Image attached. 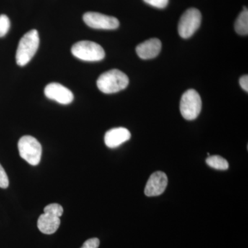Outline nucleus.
Returning a JSON list of instances; mask_svg holds the SVG:
<instances>
[{
    "label": "nucleus",
    "instance_id": "f257e3e1",
    "mask_svg": "<svg viewBox=\"0 0 248 248\" xmlns=\"http://www.w3.org/2000/svg\"><path fill=\"white\" fill-rule=\"evenodd\" d=\"M128 84V76L117 69L105 72L99 76L97 81L98 89L106 94L120 92L125 89Z\"/></svg>",
    "mask_w": 248,
    "mask_h": 248
},
{
    "label": "nucleus",
    "instance_id": "dca6fc26",
    "mask_svg": "<svg viewBox=\"0 0 248 248\" xmlns=\"http://www.w3.org/2000/svg\"><path fill=\"white\" fill-rule=\"evenodd\" d=\"M11 27L9 18L6 15L0 16V37H4Z\"/></svg>",
    "mask_w": 248,
    "mask_h": 248
},
{
    "label": "nucleus",
    "instance_id": "9d476101",
    "mask_svg": "<svg viewBox=\"0 0 248 248\" xmlns=\"http://www.w3.org/2000/svg\"><path fill=\"white\" fill-rule=\"evenodd\" d=\"M130 138L131 134L128 129L120 127L107 131L104 137V141L108 148H115L130 140Z\"/></svg>",
    "mask_w": 248,
    "mask_h": 248
},
{
    "label": "nucleus",
    "instance_id": "f03ea898",
    "mask_svg": "<svg viewBox=\"0 0 248 248\" xmlns=\"http://www.w3.org/2000/svg\"><path fill=\"white\" fill-rule=\"evenodd\" d=\"M40 45V37L37 30H31L27 32L19 41L17 52L16 62L19 66H24L31 61L35 55Z\"/></svg>",
    "mask_w": 248,
    "mask_h": 248
},
{
    "label": "nucleus",
    "instance_id": "9b49d317",
    "mask_svg": "<svg viewBox=\"0 0 248 248\" xmlns=\"http://www.w3.org/2000/svg\"><path fill=\"white\" fill-rule=\"evenodd\" d=\"M161 50V42L159 39L151 38L137 46L138 56L143 60H150L158 56Z\"/></svg>",
    "mask_w": 248,
    "mask_h": 248
},
{
    "label": "nucleus",
    "instance_id": "ddd939ff",
    "mask_svg": "<svg viewBox=\"0 0 248 248\" xmlns=\"http://www.w3.org/2000/svg\"><path fill=\"white\" fill-rule=\"evenodd\" d=\"M235 31L241 35H248V11L245 9L235 22Z\"/></svg>",
    "mask_w": 248,
    "mask_h": 248
},
{
    "label": "nucleus",
    "instance_id": "6e6552de",
    "mask_svg": "<svg viewBox=\"0 0 248 248\" xmlns=\"http://www.w3.org/2000/svg\"><path fill=\"white\" fill-rule=\"evenodd\" d=\"M45 94L49 99L63 105L71 104L74 99L73 93L59 83H50L47 85L45 89Z\"/></svg>",
    "mask_w": 248,
    "mask_h": 248
},
{
    "label": "nucleus",
    "instance_id": "6ab92c4d",
    "mask_svg": "<svg viewBox=\"0 0 248 248\" xmlns=\"http://www.w3.org/2000/svg\"><path fill=\"white\" fill-rule=\"evenodd\" d=\"M100 241L97 238H92L85 241L83 246L80 248H99Z\"/></svg>",
    "mask_w": 248,
    "mask_h": 248
},
{
    "label": "nucleus",
    "instance_id": "1a4fd4ad",
    "mask_svg": "<svg viewBox=\"0 0 248 248\" xmlns=\"http://www.w3.org/2000/svg\"><path fill=\"white\" fill-rule=\"evenodd\" d=\"M168 185V177L164 172L157 171L150 177L145 187L147 197H156L164 193Z\"/></svg>",
    "mask_w": 248,
    "mask_h": 248
},
{
    "label": "nucleus",
    "instance_id": "a211bd4d",
    "mask_svg": "<svg viewBox=\"0 0 248 248\" xmlns=\"http://www.w3.org/2000/svg\"><path fill=\"white\" fill-rule=\"evenodd\" d=\"M9 186V180L4 168L0 164V187L7 188Z\"/></svg>",
    "mask_w": 248,
    "mask_h": 248
},
{
    "label": "nucleus",
    "instance_id": "aec40b11",
    "mask_svg": "<svg viewBox=\"0 0 248 248\" xmlns=\"http://www.w3.org/2000/svg\"><path fill=\"white\" fill-rule=\"evenodd\" d=\"M239 84L241 88L246 92H248V76L247 75L241 77L239 79Z\"/></svg>",
    "mask_w": 248,
    "mask_h": 248
},
{
    "label": "nucleus",
    "instance_id": "f8f14e48",
    "mask_svg": "<svg viewBox=\"0 0 248 248\" xmlns=\"http://www.w3.org/2000/svg\"><path fill=\"white\" fill-rule=\"evenodd\" d=\"M60 217L49 213H44L39 217L37 228L41 232L45 234H53L60 228Z\"/></svg>",
    "mask_w": 248,
    "mask_h": 248
},
{
    "label": "nucleus",
    "instance_id": "f3484780",
    "mask_svg": "<svg viewBox=\"0 0 248 248\" xmlns=\"http://www.w3.org/2000/svg\"><path fill=\"white\" fill-rule=\"evenodd\" d=\"M146 4L157 9H164L169 4V0H143Z\"/></svg>",
    "mask_w": 248,
    "mask_h": 248
},
{
    "label": "nucleus",
    "instance_id": "4468645a",
    "mask_svg": "<svg viewBox=\"0 0 248 248\" xmlns=\"http://www.w3.org/2000/svg\"><path fill=\"white\" fill-rule=\"evenodd\" d=\"M206 164L210 167L219 170H226L229 168V164L227 160L218 155L209 156L207 158Z\"/></svg>",
    "mask_w": 248,
    "mask_h": 248
},
{
    "label": "nucleus",
    "instance_id": "0eeeda50",
    "mask_svg": "<svg viewBox=\"0 0 248 248\" xmlns=\"http://www.w3.org/2000/svg\"><path fill=\"white\" fill-rule=\"evenodd\" d=\"M83 19L86 25L93 29L114 30L120 26V22L117 18L99 13H86L83 16Z\"/></svg>",
    "mask_w": 248,
    "mask_h": 248
},
{
    "label": "nucleus",
    "instance_id": "20e7f679",
    "mask_svg": "<svg viewBox=\"0 0 248 248\" xmlns=\"http://www.w3.org/2000/svg\"><path fill=\"white\" fill-rule=\"evenodd\" d=\"M19 155L23 159L32 166L40 164L42 157V148L40 142L32 136L22 137L18 142Z\"/></svg>",
    "mask_w": 248,
    "mask_h": 248
},
{
    "label": "nucleus",
    "instance_id": "423d86ee",
    "mask_svg": "<svg viewBox=\"0 0 248 248\" xmlns=\"http://www.w3.org/2000/svg\"><path fill=\"white\" fill-rule=\"evenodd\" d=\"M202 14L198 9L191 8L182 15L178 24V32L182 38H190L198 30L202 23Z\"/></svg>",
    "mask_w": 248,
    "mask_h": 248
},
{
    "label": "nucleus",
    "instance_id": "2eb2a0df",
    "mask_svg": "<svg viewBox=\"0 0 248 248\" xmlns=\"http://www.w3.org/2000/svg\"><path fill=\"white\" fill-rule=\"evenodd\" d=\"M44 212L45 213L51 214L55 216L60 217L62 216L63 213V207L58 203H52L46 206Z\"/></svg>",
    "mask_w": 248,
    "mask_h": 248
},
{
    "label": "nucleus",
    "instance_id": "39448f33",
    "mask_svg": "<svg viewBox=\"0 0 248 248\" xmlns=\"http://www.w3.org/2000/svg\"><path fill=\"white\" fill-rule=\"evenodd\" d=\"M202 108V99L195 90H188L183 94L180 102V111L184 119L188 121L195 120L200 115Z\"/></svg>",
    "mask_w": 248,
    "mask_h": 248
},
{
    "label": "nucleus",
    "instance_id": "7ed1b4c3",
    "mask_svg": "<svg viewBox=\"0 0 248 248\" xmlns=\"http://www.w3.org/2000/svg\"><path fill=\"white\" fill-rule=\"evenodd\" d=\"M71 53L76 58L86 62L101 61L105 51L100 45L91 41H81L72 46Z\"/></svg>",
    "mask_w": 248,
    "mask_h": 248
}]
</instances>
